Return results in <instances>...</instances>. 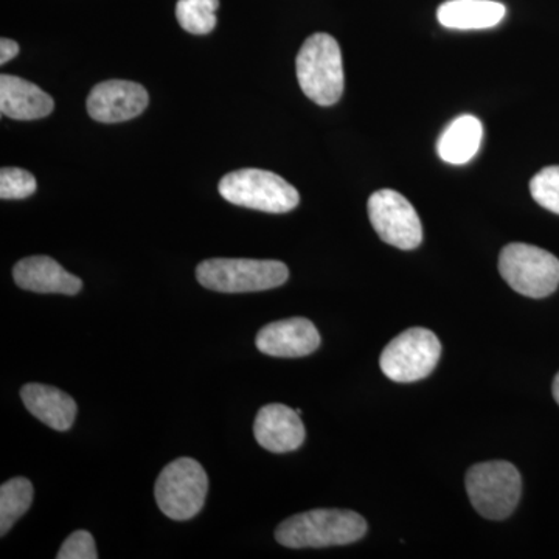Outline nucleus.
Masks as SVG:
<instances>
[{
	"label": "nucleus",
	"instance_id": "f257e3e1",
	"mask_svg": "<svg viewBox=\"0 0 559 559\" xmlns=\"http://www.w3.org/2000/svg\"><path fill=\"white\" fill-rule=\"evenodd\" d=\"M367 522L349 510L322 509L294 514L275 530V539L289 549L348 546L364 538Z\"/></svg>",
	"mask_w": 559,
	"mask_h": 559
},
{
	"label": "nucleus",
	"instance_id": "9b49d317",
	"mask_svg": "<svg viewBox=\"0 0 559 559\" xmlns=\"http://www.w3.org/2000/svg\"><path fill=\"white\" fill-rule=\"evenodd\" d=\"M255 344L261 353L274 358H304L320 347V334L311 320L290 318L263 326Z\"/></svg>",
	"mask_w": 559,
	"mask_h": 559
},
{
	"label": "nucleus",
	"instance_id": "5701e85b",
	"mask_svg": "<svg viewBox=\"0 0 559 559\" xmlns=\"http://www.w3.org/2000/svg\"><path fill=\"white\" fill-rule=\"evenodd\" d=\"M17 53H20V44L16 40L0 39V64H7L14 57H17Z\"/></svg>",
	"mask_w": 559,
	"mask_h": 559
},
{
	"label": "nucleus",
	"instance_id": "1a4fd4ad",
	"mask_svg": "<svg viewBox=\"0 0 559 559\" xmlns=\"http://www.w3.org/2000/svg\"><path fill=\"white\" fill-rule=\"evenodd\" d=\"M367 209L371 226L382 241L401 250L421 245L423 227L417 210L399 191H374Z\"/></svg>",
	"mask_w": 559,
	"mask_h": 559
},
{
	"label": "nucleus",
	"instance_id": "6ab92c4d",
	"mask_svg": "<svg viewBox=\"0 0 559 559\" xmlns=\"http://www.w3.org/2000/svg\"><path fill=\"white\" fill-rule=\"evenodd\" d=\"M219 0H179L176 17L180 27L191 35H207L216 27Z\"/></svg>",
	"mask_w": 559,
	"mask_h": 559
},
{
	"label": "nucleus",
	"instance_id": "2eb2a0df",
	"mask_svg": "<svg viewBox=\"0 0 559 559\" xmlns=\"http://www.w3.org/2000/svg\"><path fill=\"white\" fill-rule=\"evenodd\" d=\"M21 399L33 417L51 429L64 432L72 428L75 421L79 411L75 400L60 389L33 382L22 388Z\"/></svg>",
	"mask_w": 559,
	"mask_h": 559
},
{
	"label": "nucleus",
	"instance_id": "9d476101",
	"mask_svg": "<svg viewBox=\"0 0 559 559\" xmlns=\"http://www.w3.org/2000/svg\"><path fill=\"white\" fill-rule=\"evenodd\" d=\"M148 92L127 80L103 81L91 91L87 112L100 123H120L139 117L148 106Z\"/></svg>",
	"mask_w": 559,
	"mask_h": 559
},
{
	"label": "nucleus",
	"instance_id": "39448f33",
	"mask_svg": "<svg viewBox=\"0 0 559 559\" xmlns=\"http://www.w3.org/2000/svg\"><path fill=\"white\" fill-rule=\"evenodd\" d=\"M219 194L230 204L266 213H288L299 205V191L275 173L242 168L219 182Z\"/></svg>",
	"mask_w": 559,
	"mask_h": 559
},
{
	"label": "nucleus",
	"instance_id": "dca6fc26",
	"mask_svg": "<svg viewBox=\"0 0 559 559\" xmlns=\"http://www.w3.org/2000/svg\"><path fill=\"white\" fill-rule=\"evenodd\" d=\"M506 14V5L496 0H448L437 10V20L451 31H487Z\"/></svg>",
	"mask_w": 559,
	"mask_h": 559
},
{
	"label": "nucleus",
	"instance_id": "aec40b11",
	"mask_svg": "<svg viewBox=\"0 0 559 559\" xmlns=\"http://www.w3.org/2000/svg\"><path fill=\"white\" fill-rule=\"evenodd\" d=\"M530 193L540 207L559 215V165L543 168L530 182Z\"/></svg>",
	"mask_w": 559,
	"mask_h": 559
},
{
	"label": "nucleus",
	"instance_id": "7ed1b4c3",
	"mask_svg": "<svg viewBox=\"0 0 559 559\" xmlns=\"http://www.w3.org/2000/svg\"><path fill=\"white\" fill-rule=\"evenodd\" d=\"M288 277V266L275 260L213 259L197 267L198 282L216 293L274 289L285 285Z\"/></svg>",
	"mask_w": 559,
	"mask_h": 559
},
{
	"label": "nucleus",
	"instance_id": "f03ea898",
	"mask_svg": "<svg viewBox=\"0 0 559 559\" xmlns=\"http://www.w3.org/2000/svg\"><path fill=\"white\" fill-rule=\"evenodd\" d=\"M297 80L304 94L319 106H333L344 94V62L340 44L326 33L305 40L296 60Z\"/></svg>",
	"mask_w": 559,
	"mask_h": 559
},
{
	"label": "nucleus",
	"instance_id": "a211bd4d",
	"mask_svg": "<svg viewBox=\"0 0 559 559\" xmlns=\"http://www.w3.org/2000/svg\"><path fill=\"white\" fill-rule=\"evenodd\" d=\"M32 481L25 477H14L0 488V535L5 536L11 527L27 513L32 507Z\"/></svg>",
	"mask_w": 559,
	"mask_h": 559
},
{
	"label": "nucleus",
	"instance_id": "4468645a",
	"mask_svg": "<svg viewBox=\"0 0 559 559\" xmlns=\"http://www.w3.org/2000/svg\"><path fill=\"white\" fill-rule=\"evenodd\" d=\"M47 92L20 76H0V112L14 120H39L53 112Z\"/></svg>",
	"mask_w": 559,
	"mask_h": 559
},
{
	"label": "nucleus",
	"instance_id": "412c9836",
	"mask_svg": "<svg viewBox=\"0 0 559 559\" xmlns=\"http://www.w3.org/2000/svg\"><path fill=\"white\" fill-rule=\"evenodd\" d=\"M36 191V179L22 168L5 167L0 170V198L2 200H25Z\"/></svg>",
	"mask_w": 559,
	"mask_h": 559
},
{
	"label": "nucleus",
	"instance_id": "423d86ee",
	"mask_svg": "<svg viewBox=\"0 0 559 559\" xmlns=\"http://www.w3.org/2000/svg\"><path fill=\"white\" fill-rule=\"evenodd\" d=\"M499 271L511 289L532 299H544L557 290L559 285V260L554 253L511 242L500 252Z\"/></svg>",
	"mask_w": 559,
	"mask_h": 559
},
{
	"label": "nucleus",
	"instance_id": "4be33fe9",
	"mask_svg": "<svg viewBox=\"0 0 559 559\" xmlns=\"http://www.w3.org/2000/svg\"><path fill=\"white\" fill-rule=\"evenodd\" d=\"M58 559H97L94 536L86 530H76L62 544Z\"/></svg>",
	"mask_w": 559,
	"mask_h": 559
},
{
	"label": "nucleus",
	"instance_id": "0eeeda50",
	"mask_svg": "<svg viewBox=\"0 0 559 559\" xmlns=\"http://www.w3.org/2000/svg\"><path fill=\"white\" fill-rule=\"evenodd\" d=\"M209 491V477L201 463L182 457L165 466L154 487L157 506L165 516L175 521H189L204 507Z\"/></svg>",
	"mask_w": 559,
	"mask_h": 559
},
{
	"label": "nucleus",
	"instance_id": "f3484780",
	"mask_svg": "<svg viewBox=\"0 0 559 559\" xmlns=\"http://www.w3.org/2000/svg\"><path fill=\"white\" fill-rule=\"evenodd\" d=\"M484 127L474 116H460L451 121L437 142L440 159L451 165L468 164L481 145Z\"/></svg>",
	"mask_w": 559,
	"mask_h": 559
},
{
	"label": "nucleus",
	"instance_id": "f8f14e48",
	"mask_svg": "<svg viewBox=\"0 0 559 559\" xmlns=\"http://www.w3.org/2000/svg\"><path fill=\"white\" fill-rule=\"evenodd\" d=\"M253 436L264 450L285 454L299 450L307 437V430L297 411L275 403L261 407L253 423Z\"/></svg>",
	"mask_w": 559,
	"mask_h": 559
},
{
	"label": "nucleus",
	"instance_id": "6e6552de",
	"mask_svg": "<svg viewBox=\"0 0 559 559\" xmlns=\"http://www.w3.org/2000/svg\"><path fill=\"white\" fill-rule=\"evenodd\" d=\"M441 344L430 330L409 329L390 341L381 353L382 373L395 382L425 380L439 364Z\"/></svg>",
	"mask_w": 559,
	"mask_h": 559
},
{
	"label": "nucleus",
	"instance_id": "b1692460",
	"mask_svg": "<svg viewBox=\"0 0 559 559\" xmlns=\"http://www.w3.org/2000/svg\"><path fill=\"white\" fill-rule=\"evenodd\" d=\"M554 399L559 404V373L555 377L554 381Z\"/></svg>",
	"mask_w": 559,
	"mask_h": 559
},
{
	"label": "nucleus",
	"instance_id": "ddd939ff",
	"mask_svg": "<svg viewBox=\"0 0 559 559\" xmlns=\"http://www.w3.org/2000/svg\"><path fill=\"white\" fill-rule=\"evenodd\" d=\"M13 277L20 288L32 293L75 296L83 288L81 278L70 274L60 263L46 255L21 260L14 266Z\"/></svg>",
	"mask_w": 559,
	"mask_h": 559
},
{
	"label": "nucleus",
	"instance_id": "20e7f679",
	"mask_svg": "<svg viewBox=\"0 0 559 559\" xmlns=\"http://www.w3.org/2000/svg\"><path fill=\"white\" fill-rule=\"evenodd\" d=\"M465 484L474 509L487 520H507L520 503L521 474L510 462L477 463L466 474Z\"/></svg>",
	"mask_w": 559,
	"mask_h": 559
}]
</instances>
